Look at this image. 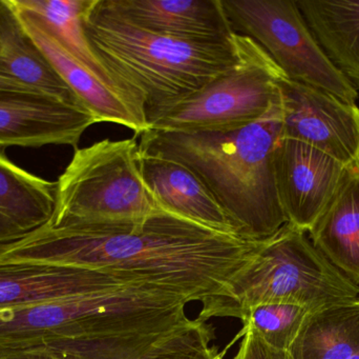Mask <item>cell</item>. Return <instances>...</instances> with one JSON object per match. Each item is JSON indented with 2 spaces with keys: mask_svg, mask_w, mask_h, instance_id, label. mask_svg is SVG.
<instances>
[{
  "mask_svg": "<svg viewBox=\"0 0 359 359\" xmlns=\"http://www.w3.org/2000/svg\"><path fill=\"white\" fill-rule=\"evenodd\" d=\"M238 337L243 339L233 359H293L288 351L268 345L250 328L243 327Z\"/></svg>",
  "mask_w": 359,
  "mask_h": 359,
  "instance_id": "24",
  "label": "cell"
},
{
  "mask_svg": "<svg viewBox=\"0 0 359 359\" xmlns=\"http://www.w3.org/2000/svg\"><path fill=\"white\" fill-rule=\"evenodd\" d=\"M348 359H359V349L353 354V355L351 356V358Z\"/></svg>",
  "mask_w": 359,
  "mask_h": 359,
  "instance_id": "26",
  "label": "cell"
},
{
  "mask_svg": "<svg viewBox=\"0 0 359 359\" xmlns=\"http://www.w3.org/2000/svg\"><path fill=\"white\" fill-rule=\"evenodd\" d=\"M263 242L215 231L162 211L140 223L46 225L0 248V263L100 270L203 303L223 295Z\"/></svg>",
  "mask_w": 359,
  "mask_h": 359,
  "instance_id": "1",
  "label": "cell"
},
{
  "mask_svg": "<svg viewBox=\"0 0 359 359\" xmlns=\"http://www.w3.org/2000/svg\"><path fill=\"white\" fill-rule=\"evenodd\" d=\"M232 31L257 42L288 79L356 103L358 91L318 44L297 0H222Z\"/></svg>",
  "mask_w": 359,
  "mask_h": 359,
  "instance_id": "8",
  "label": "cell"
},
{
  "mask_svg": "<svg viewBox=\"0 0 359 359\" xmlns=\"http://www.w3.org/2000/svg\"><path fill=\"white\" fill-rule=\"evenodd\" d=\"M140 170L137 137L75 149L56 183L50 227L140 223L162 212Z\"/></svg>",
  "mask_w": 359,
  "mask_h": 359,
  "instance_id": "6",
  "label": "cell"
},
{
  "mask_svg": "<svg viewBox=\"0 0 359 359\" xmlns=\"http://www.w3.org/2000/svg\"><path fill=\"white\" fill-rule=\"evenodd\" d=\"M13 8L29 37L97 122L126 126L134 131L135 137L149 129L144 114L126 95L105 84L69 54L35 15Z\"/></svg>",
  "mask_w": 359,
  "mask_h": 359,
  "instance_id": "12",
  "label": "cell"
},
{
  "mask_svg": "<svg viewBox=\"0 0 359 359\" xmlns=\"http://www.w3.org/2000/svg\"><path fill=\"white\" fill-rule=\"evenodd\" d=\"M190 303L135 280L37 305L0 311V349L21 359H140L187 326Z\"/></svg>",
  "mask_w": 359,
  "mask_h": 359,
  "instance_id": "2",
  "label": "cell"
},
{
  "mask_svg": "<svg viewBox=\"0 0 359 359\" xmlns=\"http://www.w3.org/2000/svg\"><path fill=\"white\" fill-rule=\"evenodd\" d=\"M359 349V296L308 312L289 349L293 359H348Z\"/></svg>",
  "mask_w": 359,
  "mask_h": 359,
  "instance_id": "20",
  "label": "cell"
},
{
  "mask_svg": "<svg viewBox=\"0 0 359 359\" xmlns=\"http://www.w3.org/2000/svg\"><path fill=\"white\" fill-rule=\"evenodd\" d=\"M109 12L157 35L192 41H222L234 32L222 0H100Z\"/></svg>",
  "mask_w": 359,
  "mask_h": 359,
  "instance_id": "13",
  "label": "cell"
},
{
  "mask_svg": "<svg viewBox=\"0 0 359 359\" xmlns=\"http://www.w3.org/2000/svg\"><path fill=\"white\" fill-rule=\"evenodd\" d=\"M335 67L359 90V0H297Z\"/></svg>",
  "mask_w": 359,
  "mask_h": 359,
  "instance_id": "19",
  "label": "cell"
},
{
  "mask_svg": "<svg viewBox=\"0 0 359 359\" xmlns=\"http://www.w3.org/2000/svg\"><path fill=\"white\" fill-rule=\"evenodd\" d=\"M84 30L97 58L143 112L149 128L236 63L234 36L192 41L157 35L109 12L100 0L86 15Z\"/></svg>",
  "mask_w": 359,
  "mask_h": 359,
  "instance_id": "4",
  "label": "cell"
},
{
  "mask_svg": "<svg viewBox=\"0 0 359 359\" xmlns=\"http://www.w3.org/2000/svg\"><path fill=\"white\" fill-rule=\"evenodd\" d=\"M140 170L162 210L215 231L240 236L210 191L187 167L140 153Z\"/></svg>",
  "mask_w": 359,
  "mask_h": 359,
  "instance_id": "15",
  "label": "cell"
},
{
  "mask_svg": "<svg viewBox=\"0 0 359 359\" xmlns=\"http://www.w3.org/2000/svg\"><path fill=\"white\" fill-rule=\"evenodd\" d=\"M56 183L11 162L0 150V248L27 237L50 221Z\"/></svg>",
  "mask_w": 359,
  "mask_h": 359,
  "instance_id": "17",
  "label": "cell"
},
{
  "mask_svg": "<svg viewBox=\"0 0 359 359\" xmlns=\"http://www.w3.org/2000/svg\"><path fill=\"white\" fill-rule=\"evenodd\" d=\"M280 99L257 122L226 132L141 133L143 155L187 167L210 191L236 232L246 240H267L286 225L274 177L273 152L282 138Z\"/></svg>",
  "mask_w": 359,
  "mask_h": 359,
  "instance_id": "3",
  "label": "cell"
},
{
  "mask_svg": "<svg viewBox=\"0 0 359 359\" xmlns=\"http://www.w3.org/2000/svg\"><path fill=\"white\" fill-rule=\"evenodd\" d=\"M0 76L86 107L29 37L10 0H0Z\"/></svg>",
  "mask_w": 359,
  "mask_h": 359,
  "instance_id": "18",
  "label": "cell"
},
{
  "mask_svg": "<svg viewBox=\"0 0 359 359\" xmlns=\"http://www.w3.org/2000/svg\"><path fill=\"white\" fill-rule=\"evenodd\" d=\"M121 280H132L71 266L0 263V311L90 292Z\"/></svg>",
  "mask_w": 359,
  "mask_h": 359,
  "instance_id": "14",
  "label": "cell"
},
{
  "mask_svg": "<svg viewBox=\"0 0 359 359\" xmlns=\"http://www.w3.org/2000/svg\"><path fill=\"white\" fill-rule=\"evenodd\" d=\"M308 233L313 246L359 286V160L346 167L334 195Z\"/></svg>",
  "mask_w": 359,
  "mask_h": 359,
  "instance_id": "16",
  "label": "cell"
},
{
  "mask_svg": "<svg viewBox=\"0 0 359 359\" xmlns=\"http://www.w3.org/2000/svg\"><path fill=\"white\" fill-rule=\"evenodd\" d=\"M0 91H10V92H37V91L33 90V89L29 88V86H23L20 82L2 77V76H0Z\"/></svg>",
  "mask_w": 359,
  "mask_h": 359,
  "instance_id": "25",
  "label": "cell"
},
{
  "mask_svg": "<svg viewBox=\"0 0 359 359\" xmlns=\"http://www.w3.org/2000/svg\"><path fill=\"white\" fill-rule=\"evenodd\" d=\"M282 138L306 143L345 166L359 160V107L285 77L278 81Z\"/></svg>",
  "mask_w": 359,
  "mask_h": 359,
  "instance_id": "9",
  "label": "cell"
},
{
  "mask_svg": "<svg viewBox=\"0 0 359 359\" xmlns=\"http://www.w3.org/2000/svg\"><path fill=\"white\" fill-rule=\"evenodd\" d=\"M98 124L90 110L37 92L0 91V150L71 145Z\"/></svg>",
  "mask_w": 359,
  "mask_h": 359,
  "instance_id": "11",
  "label": "cell"
},
{
  "mask_svg": "<svg viewBox=\"0 0 359 359\" xmlns=\"http://www.w3.org/2000/svg\"><path fill=\"white\" fill-rule=\"evenodd\" d=\"M273 167L287 223L307 233L334 195L347 166L301 141L280 138Z\"/></svg>",
  "mask_w": 359,
  "mask_h": 359,
  "instance_id": "10",
  "label": "cell"
},
{
  "mask_svg": "<svg viewBox=\"0 0 359 359\" xmlns=\"http://www.w3.org/2000/svg\"><path fill=\"white\" fill-rule=\"evenodd\" d=\"M213 337L212 327L198 318L154 346L145 359H222L224 353L210 347Z\"/></svg>",
  "mask_w": 359,
  "mask_h": 359,
  "instance_id": "23",
  "label": "cell"
},
{
  "mask_svg": "<svg viewBox=\"0 0 359 359\" xmlns=\"http://www.w3.org/2000/svg\"><path fill=\"white\" fill-rule=\"evenodd\" d=\"M236 63L208 86L158 118L149 129L226 132L261 119L280 98L285 74L251 38L234 35Z\"/></svg>",
  "mask_w": 359,
  "mask_h": 359,
  "instance_id": "7",
  "label": "cell"
},
{
  "mask_svg": "<svg viewBox=\"0 0 359 359\" xmlns=\"http://www.w3.org/2000/svg\"><path fill=\"white\" fill-rule=\"evenodd\" d=\"M140 359H145V354L144 355L142 356V358H141Z\"/></svg>",
  "mask_w": 359,
  "mask_h": 359,
  "instance_id": "27",
  "label": "cell"
},
{
  "mask_svg": "<svg viewBox=\"0 0 359 359\" xmlns=\"http://www.w3.org/2000/svg\"><path fill=\"white\" fill-rule=\"evenodd\" d=\"M309 310L294 303H264L240 316L244 328L255 331L268 345L289 351Z\"/></svg>",
  "mask_w": 359,
  "mask_h": 359,
  "instance_id": "22",
  "label": "cell"
},
{
  "mask_svg": "<svg viewBox=\"0 0 359 359\" xmlns=\"http://www.w3.org/2000/svg\"><path fill=\"white\" fill-rule=\"evenodd\" d=\"M11 2L16 8L35 15L69 54L105 84L126 95L97 58L86 37L84 18L95 0H11Z\"/></svg>",
  "mask_w": 359,
  "mask_h": 359,
  "instance_id": "21",
  "label": "cell"
},
{
  "mask_svg": "<svg viewBox=\"0 0 359 359\" xmlns=\"http://www.w3.org/2000/svg\"><path fill=\"white\" fill-rule=\"evenodd\" d=\"M358 296L359 286L313 246L305 231L287 223L262 242L223 295L203 301L198 318H240L250 308L272 303L312 311Z\"/></svg>",
  "mask_w": 359,
  "mask_h": 359,
  "instance_id": "5",
  "label": "cell"
}]
</instances>
